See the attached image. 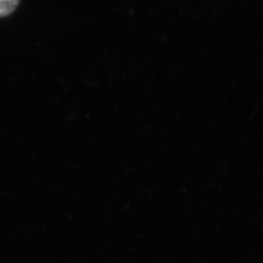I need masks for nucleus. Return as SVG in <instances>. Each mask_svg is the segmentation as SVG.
<instances>
[{
  "label": "nucleus",
  "instance_id": "f257e3e1",
  "mask_svg": "<svg viewBox=\"0 0 263 263\" xmlns=\"http://www.w3.org/2000/svg\"><path fill=\"white\" fill-rule=\"evenodd\" d=\"M20 0H0V17L11 15L17 9Z\"/></svg>",
  "mask_w": 263,
  "mask_h": 263
}]
</instances>
